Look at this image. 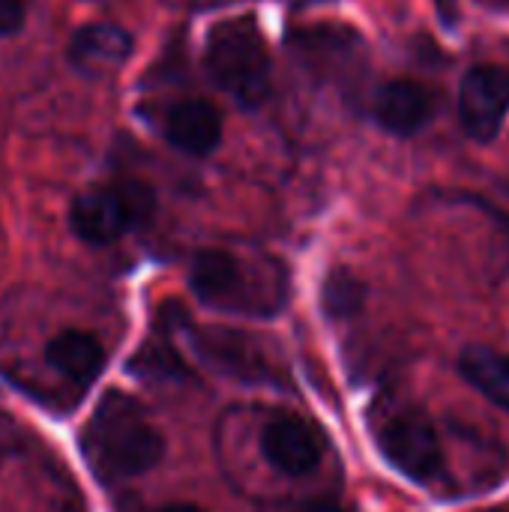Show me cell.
<instances>
[{"label": "cell", "instance_id": "obj_1", "mask_svg": "<svg viewBox=\"0 0 509 512\" xmlns=\"http://www.w3.org/2000/svg\"><path fill=\"white\" fill-rule=\"evenodd\" d=\"M81 450L105 480H129L162 462L165 441L147 411L126 393L111 390L81 432Z\"/></svg>", "mask_w": 509, "mask_h": 512}, {"label": "cell", "instance_id": "obj_2", "mask_svg": "<svg viewBox=\"0 0 509 512\" xmlns=\"http://www.w3.org/2000/svg\"><path fill=\"white\" fill-rule=\"evenodd\" d=\"M189 285L204 306L228 315L270 318L285 303L282 270H255L225 249L198 252L189 270Z\"/></svg>", "mask_w": 509, "mask_h": 512}, {"label": "cell", "instance_id": "obj_3", "mask_svg": "<svg viewBox=\"0 0 509 512\" xmlns=\"http://www.w3.org/2000/svg\"><path fill=\"white\" fill-rule=\"evenodd\" d=\"M207 75L243 108H258L270 96V54L252 15L219 21L207 36Z\"/></svg>", "mask_w": 509, "mask_h": 512}, {"label": "cell", "instance_id": "obj_4", "mask_svg": "<svg viewBox=\"0 0 509 512\" xmlns=\"http://www.w3.org/2000/svg\"><path fill=\"white\" fill-rule=\"evenodd\" d=\"M153 207H156L153 189L138 180H126L117 186H99L81 192L72 201L69 225L84 243L108 246L120 240L129 228L144 225L153 216Z\"/></svg>", "mask_w": 509, "mask_h": 512}, {"label": "cell", "instance_id": "obj_5", "mask_svg": "<svg viewBox=\"0 0 509 512\" xmlns=\"http://www.w3.org/2000/svg\"><path fill=\"white\" fill-rule=\"evenodd\" d=\"M378 447L408 480L429 483L441 474V438L417 408H393L378 423Z\"/></svg>", "mask_w": 509, "mask_h": 512}, {"label": "cell", "instance_id": "obj_6", "mask_svg": "<svg viewBox=\"0 0 509 512\" xmlns=\"http://www.w3.org/2000/svg\"><path fill=\"white\" fill-rule=\"evenodd\" d=\"M195 354L213 369L246 384H273L276 363L258 336L231 327H201L192 330Z\"/></svg>", "mask_w": 509, "mask_h": 512}, {"label": "cell", "instance_id": "obj_7", "mask_svg": "<svg viewBox=\"0 0 509 512\" xmlns=\"http://www.w3.org/2000/svg\"><path fill=\"white\" fill-rule=\"evenodd\" d=\"M509 114V69L498 63H480L462 78L459 90V117L465 132L489 144L504 129Z\"/></svg>", "mask_w": 509, "mask_h": 512}, {"label": "cell", "instance_id": "obj_8", "mask_svg": "<svg viewBox=\"0 0 509 512\" xmlns=\"http://www.w3.org/2000/svg\"><path fill=\"white\" fill-rule=\"evenodd\" d=\"M261 453L276 471H282L288 477H306L318 468V462L324 456V438L303 417L279 414L264 426Z\"/></svg>", "mask_w": 509, "mask_h": 512}, {"label": "cell", "instance_id": "obj_9", "mask_svg": "<svg viewBox=\"0 0 509 512\" xmlns=\"http://www.w3.org/2000/svg\"><path fill=\"white\" fill-rule=\"evenodd\" d=\"M129 54H132V36L111 21H96L81 27L69 42V60L84 75H108L117 66H123Z\"/></svg>", "mask_w": 509, "mask_h": 512}, {"label": "cell", "instance_id": "obj_10", "mask_svg": "<svg viewBox=\"0 0 509 512\" xmlns=\"http://www.w3.org/2000/svg\"><path fill=\"white\" fill-rule=\"evenodd\" d=\"M432 111H435L432 93L423 84L408 81V78H396L384 84L375 96V120L387 132L402 135V138L420 132L429 123Z\"/></svg>", "mask_w": 509, "mask_h": 512}, {"label": "cell", "instance_id": "obj_11", "mask_svg": "<svg viewBox=\"0 0 509 512\" xmlns=\"http://www.w3.org/2000/svg\"><path fill=\"white\" fill-rule=\"evenodd\" d=\"M165 135L177 150L189 156H207L222 141V117L210 102L186 99L168 111Z\"/></svg>", "mask_w": 509, "mask_h": 512}, {"label": "cell", "instance_id": "obj_12", "mask_svg": "<svg viewBox=\"0 0 509 512\" xmlns=\"http://www.w3.org/2000/svg\"><path fill=\"white\" fill-rule=\"evenodd\" d=\"M45 360L51 369H57L63 378H69L78 387H90L102 369H105V348L93 333L84 330H63L57 333L48 348Z\"/></svg>", "mask_w": 509, "mask_h": 512}, {"label": "cell", "instance_id": "obj_13", "mask_svg": "<svg viewBox=\"0 0 509 512\" xmlns=\"http://www.w3.org/2000/svg\"><path fill=\"white\" fill-rule=\"evenodd\" d=\"M459 372L489 402L509 411V357L489 345H468L459 357Z\"/></svg>", "mask_w": 509, "mask_h": 512}, {"label": "cell", "instance_id": "obj_14", "mask_svg": "<svg viewBox=\"0 0 509 512\" xmlns=\"http://www.w3.org/2000/svg\"><path fill=\"white\" fill-rule=\"evenodd\" d=\"M324 303H327L330 312L345 315V312H351V309H357L363 303V288L351 273L336 270L324 285Z\"/></svg>", "mask_w": 509, "mask_h": 512}, {"label": "cell", "instance_id": "obj_15", "mask_svg": "<svg viewBox=\"0 0 509 512\" xmlns=\"http://www.w3.org/2000/svg\"><path fill=\"white\" fill-rule=\"evenodd\" d=\"M24 24V0H0V36L18 33Z\"/></svg>", "mask_w": 509, "mask_h": 512}, {"label": "cell", "instance_id": "obj_16", "mask_svg": "<svg viewBox=\"0 0 509 512\" xmlns=\"http://www.w3.org/2000/svg\"><path fill=\"white\" fill-rule=\"evenodd\" d=\"M297 512H351L345 510L342 504H336V501H309V504H303Z\"/></svg>", "mask_w": 509, "mask_h": 512}, {"label": "cell", "instance_id": "obj_17", "mask_svg": "<svg viewBox=\"0 0 509 512\" xmlns=\"http://www.w3.org/2000/svg\"><path fill=\"white\" fill-rule=\"evenodd\" d=\"M159 512H204L201 507H195V504H168V507H162Z\"/></svg>", "mask_w": 509, "mask_h": 512}, {"label": "cell", "instance_id": "obj_18", "mask_svg": "<svg viewBox=\"0 0 509 512\" xmlns=\"http://www.w3.org/2000/svg\"><path fill=\"white\" fill-rule=\"evenodd\" d=\"M483 512H509V510H501V507H495V510H483Z\"/></svg>", "mask_w": 509, "mask_h": 512}]
</instances>
